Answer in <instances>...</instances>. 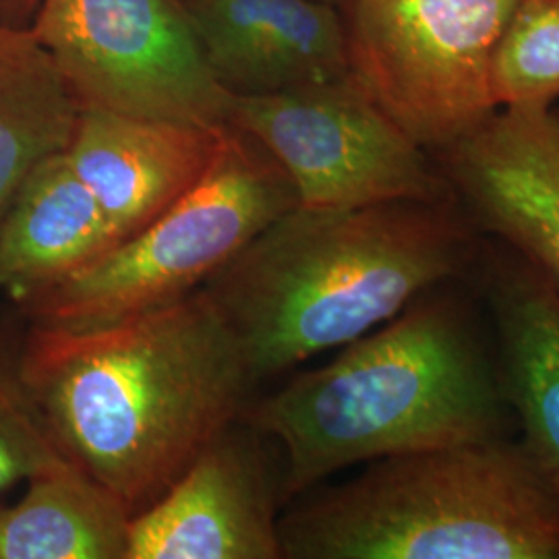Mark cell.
Returning a JSON list of instances; mask_svg holds the SVG:
<instances>
[{"label": "cell", "instance_id": "1", "mask_svg": "<svg viewBox=\"0 0 559 559\" xmlns=\"http://www.w3.org/2000/svg\"><path fill=\"white\" fill-rule=\"evenodd\" d=\"M20 373L60 454L131 519L242 417L258 385L201 290L92 328L32 323Z\"/></svg>", "mask_w": 559, "mask_h": 559}, {"label": "cell", "instance_id": "2", "mask_svg": "<svg viewBox=\"0 0 559 559\" xmlns=\"http://www.w3.org/2000/svg\"><path fill=\"white\" fill-rule=\"evenodd\" d=\"M468 284L433 286L336 359L247 404L242 419L278 445L284 506L355 464L510 438L496 344Z\"/></svg>", "mask_w": 559, "mask_h": 559}, {"label": "cell", "instance_id": "3", "mask_svg": "<svg viewBox=\"0 0 559 559\" xmlns=\"http://www.w3.org/2000/svg\"><path fill=\"white\" fill-rule=\"evenodd\" d=\"M480 245L454 200L297 205L200 290L260 383L373 332L433 286L473 278Z\"/></svg>", "mask_w": 559, "mask_h": 559}, {"label": "cell", "instance_id": "4", "mask_svg": "<svg viewBox=\"0 0 559 559\" xmlns=\"http://www.w3.org/2000/svg\"><path fill=\"white\" fill-rule=\"evenodd\" d=\"M302 496L282 559H559V500L512 438L371 460Z\"/></svg>", "mask_w": 559, "mask_h": 559}, {"label": "cell", "instance_id": "5", "mask_svg": "<svg viewBox=\"0 0 559 559\" xmlns=\"http://www.w3.org/2000/svg\"><path fill=\"white\" fill-rule=\"evenodd\" d=\"M297 205V189L274 156L228 127L189 193L98 263L21 307L32 323L92 328L173 305Z\"/></svg>", "mask_w": 559, "mask_h": 559}, {"label": "cell", "instance_id": "6", "mask_svg": "<svg viewBox=\"0 0 559 559\" xmlns=\"http://www.w3.org/2000/svg\"><path fill=\"white\" fill-rule=\"evenodd\" d=\"M520 0H346L348 73L429 154L500 108L493 64Z\"/></svg>", "mask_w": 559, "mask_h": 559}, {"label": "cell", "instance_id": "7", "mask_svg": "<svg viewBox=\"0 0 559 559\" xmlns=\"http://www.w3.org/2000/svg\"><path fill=\"white\" fill-rule=\"evenodd\" d=\"M27 27L81 108L230 127L235 94L210 69L182 0H40Z\"/></svg>", "mask_w": 559, "mask_h": 559}, {"label": "cell", "instance_id": "8", "mask_svg": "<svg viewBox=\"0 0 559 559\" xmlns=\"http://www.w3.org/2000/svg\"><path fill=\"white\" fill-rule=\"evenodd\" d=\"M230 127L274 156L293 180L300 207L452 200L431 154L350 73L235 96Z\"/></svg>", "mask_w": 559, "mask_h": 559}, {"label": "cell", "instance_id": "9", "mask_svg": "<svg viewBox=\"0 0 559 559\" xmlns=\"http://www.w3.org/2000/svg\"><path fill=\"white\" fill-rule=\"evenodd\" d=\"M431 158L477 233L519 253L559 297V106H500Z\"/></svg>", "mask_w": 559, "mask_h": 559}, {"label": "cell", "instance_id": "10", "mask_svg": "<svg viewBox=\"0 0 559 559\" xmlns=\"http://www.w3.org/2000/svg\"><path fill=\"white\" fill-rule=\"evenodd\" d=\"M240 417L131 519L127 559H282V456Z\"/></svg>", "mask_w": 559, "mask_h": 559}, {"label": "cell", "instance_id": "11", "mask_svg": "<svg viewBox=\"0 0 559 559\" xmlns=\"http://www.w3.org/2000/svg\"><path fill=\"white\" fill-rule=\"evenodd\" d=\"M473 286L489 316L520 443L559 500V297L531 263L483 237Z\"/></svg>", "mask_w": 559, "mask_h": 559}, {"label": "cell", "instance_id": "12", "mask_svg": "<svg viewBox=\"0 0 559 559\" xmlns=\"http://www.w3.org/2000/svg\"><path fill=\"white\" fill-rule=\"evenodd\" d=\"M226 129L81 108L64 154L122 242L203 179Z\"/></svg>", "mask_w": 559, "mask_h": 559}, {"label": "cell", "instance_id": "13", "mask_svg": "<svg viewBox=\"0 0 559 559\" xmlns=\"http://www.w3.org/2000/svg\"><path fill=\"white\" fill-rule=\"evenodd\" d=\"M216 80L235 96L348 73L340 7L325 0H182Z\"/></svg>", "mask_w": 559, "mask_h": 559}, {"label": "cell", "instance_id": "14", "mask_svg": "<svg viewBox=\"0 0 559 559\" xmlns=\"http://www.w3.org/2000/svg\"><path fill=\"white\" fill-rule=\"evenodd\" d=\"M120 240L64 152L25 180L0 224V288L27 302L106 258Z\"/></svg>", "mask_w": 559, "mask_h": 559}, {"label": "cell", "instance_id": "15", "mask_svg": "<svg viewBox=\"0 0 559 559\" xmlns=\"http://www.w3.org/2000/svg\"><path fill=\"white\" fill-rule=\"evenodd\" d=\"M129 526L124 506L62 459L0 510V559H127Z\"/></svg>", "mask_w": 559, "mask_h": 559}, {"label": "cell", "instance_id": "16", "mask_svg": "<svg viewBox=\"0 0 559 559\" xmlns=\"http://www.w3.org/2000/svg\"><path fill=\"white\" fill-rule=\"evenodd\" d=\"M80 110L32 29L0 23V224L32 173L69 147Z\"/></svg>", "mask_w": 559, "mask_h": 559}, {"label": "cell", "instance_id": "17", "mask_svg": "<svg viewBox=\"0 0 559 559\" xmlns=\"http://www.w3.org/2000/svg\"><path fill=\"white\" fill-rule=\"evenodd\" d=\"M493 87L500 106L559 98V0H520L496 55Z\"/></svg>", "mask_w": 559, "mask_h": 559}, {"label": "cell", "instance_id": "18", "mask_svg": "<svg viewBox=\"0 0 559 559\" xmlns=\"http://www.w3.org/2000/svg\"><path fill=\"white\" fill-rule=\"evenodd\" d=\"M62 459L23 385L20 353L0 355V493Z\"/></svg>", "mask_w": 559, "mask_h": 559}, {"label": "cell", "instance_id": "19", "mask_svg": "<svg viewBox=\"0 0 559 559\" xmlns=\"http://www.w3.org/2000/svg\"><path fill=\"white\" fill-rule=\"evenodd\" d=\"M40 0H0V23L25 27Z\"/></svg>", "mask_w": 559, "mask_h": 559}, {"label": "cell", "instance_id": "20", "mask_svg": "<svg viewBox=\"0 0 559 559\" xmlns=\"http://www.w3.org/2000/svg\"><path fill=\"white\" fill-rule=\"evenodd\" d=\"M325 2H330V4H336V7H340V4H344L346 0H325Z\"/></svg>", "mask_w": 559, "mask_h": 559}]
</instances>
